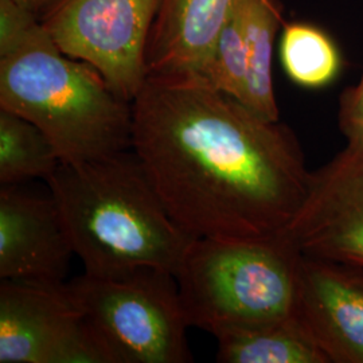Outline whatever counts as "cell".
Returning <instances> with one entry per match:
<instances>
[{
	"instance_id": "obj_1",
	"label": "cell",
	"mask_w": 363,
	"mask_h": 363,
	"mask_svg": "<svg viewBox=\"0 0 363 363\" xmlns=\"http://www.w3.org/2000/svg\"><path fill=\"white\" fill-rule=\"evenodd\" d=\"M130 148L194 238L286 233L311 174L288 125L191 74L147 77L132 101Z\"/></svg>"
},
{
	"instance_id": "obj_2",
	"label": "cell",
	"mask_w": 363,
	"mask_h": 363,
	"mask_svg": "<svg viewBox=\"0 0 363 363\" xmlns=\"http://www.w3.org/2000/svg\"><path fill=\"white\" fill-rule=\"evenodd\" d=\"M46 182L85 273L178 272L195 238L171 217L133 152L61 162Z\"/></svg>"
},
{
	"instance_id": "obj_3",
	"label": "cell",
	"mask_w": 363,
	"mask_h": 363,
	"mask_svg": "<svg viewBox=\"0 0 363 363\" xmlns=\"http://www.w3.org/2000/svg\"><path fill=\"white\" fill-rule=\"evenodd\" d=\"M0 108L38 127L64 163L132 147V103L96 67L62 52L39 22L0 52Z\"/></svg>"
},
{
	"instance_id": "obj_4",
	"label": "cell",
	"mask_w": 363,
	"mask_h": 363,
	"mask_svg": "<svg viewBox=\"0 0 363 363\" xmlns=\"http://www.w3.org/2000/svg\"><path fill=\"white\" fill-rule=\"evenodd\" d=\"M301 252L271 238H195L175 280L190 327L214 337L294 315Z\"/></svg>"
},
{
	"instance_id": "obj_5",
	"label": "cell",
	"mask_w": 363,
	"mask_h": 363,
	"mask_svg": "<svg viewBox=\"0 0 363 363\" xmlns=\"http://www.w3.org/2000/svg\"><path fill=\"white\" fill-rule=\"evenodd\" d=\"M112 363H187L190 327L175 276L154 268L84 273L69 283Z\"/></svg>"
},
{
	"instance_id": "obj_6",
	"label": "cell",
	"mask_w": 363,
	"mask_h": 363,
	"mask_svg": "<svg viewBox=\"0 0 363 363\" xmlns=\"http://www.w3.org/2000/svg\"><path fill=\"white\" fill-rule=\"evenodd\" d=\"M162 0H58L42 25L62 52L96 67L132 103L148 77L147 49Z\"/></svg>"
},
{
	"instance_id": "obj_7",
	"label": "cell",
	"mask_w": 363,
	"mask_h": 363,
	"mask_svg": "<svg viewBox=\"0 0 363 363\" xmlns=\"http://www.w3.org/2000/svg\"><path fill=\"white\" fill-rule=\"evenodd\" d=\"M0 363H112L69 283L1 280Z\"/></svg>"
},
{
	"instance_id": "obj_8",
	"label": "cell",
	"mask_w": 363,
	"mask_h": 363,
	"mask_svg": "<svg viewBox=\"0 0 363 363\" xmlns=\"http://www.w3.org/2000/svg\"><path fill=\"white\" fill-rule=\"evenodd\" d=\"M286 234L304 256L363 268V144L347 143L310 174Z\"/></svg>"
},
{
	"instance_id": "obj_9",
	"label": "cell",
	"mask_w": 363,
	"mask_h": 363,
	"mask_svg": "<svg viewBox=\"0 0 363 363\" xmlns=\"http://www.w3.org/2000/svg\"><path fill=\"white\" fill-rule=\"evenodd\" d=\"M296 315L330 363H363V268L304 256Z\"/></svg>"
},
{
	"instance_id": "obj_10",
	"label": "cell",
	"mask_w": 363,
	"mask_h": 363,
	"mask_svg": "<svg viewBox=\"0 0 363 363\" xmlns=\"http://www.w3.org/2000/svg\"><path fill=\"white\" fill-rule=\"evenodd\" d=\"M76 256L60 208L49 198L0 187V277L61 283Z\"/></svg>"
},
{
	"instance_id": "obj_11",
	"label": "cell",
	"mask_w": 363,
	"mask_h": 363,
	"mask_svg": "<svg viewBox=\"0 0 363 363\" xmlns=\"http://www.w3.org/2000/svg\"><path fill=\"white\" fill-rule=\"evenodd\" d=\"M241 0H162L147 49L148 76H198Z\"/></svg>"
},
{
	"instance_id": "obj_12",
	"label": "cell",
	"mask_w": 363,
	"mask_h": 363,
	"mask_svg": "<svg viewBox=\"0 0 363 363\" xmlns=\"http://www.w3.org/2000/svg\"><path fill=\"white\" fill-rule=\"evenodd\" d=\"M216 339L220 363H330L296 312L269 325Z\"/></svg>"
},
{
	"instance_id": "obj_13",
	"label": "cell",
	"mask_w": 363,
	"mask_h": 363,
	"mask_svg": "<svg viewBox=\"0 0 363 363\" xmlns=\"http://www.w3.org/2000/svg\"><path fill=\"white\" fill-rule=\"evenodd\" d=\"M241 22L247 58V96L244 104L259 116L279 121L273 89L274 38L281 25V13L274 0H241Z\"/></svg>"
},
{
	"instance_id": "obj_14",
	"label": "cell",
	"mask_w": 363,
	"mask_h": 363,
	"mask_svg": "<svg viewBox=\"0 0 363 363\" xmlns=\"http://www.w3.org/2000/svg\"><path fill=\"white\" fill-rule=\"evenodd\" d=\"M61 160L48 136L16 113L0 108V184L48 179Z\"/></svg>"
},
{
	"instance_id": "obj_15",
	"label": "cell",
	"mask_w": 363,
	"mask_h": 363,
	"mask_svg": "<svg viewBox=\"0 0 363 363\" xmlns=\"http://www.w3.org/2000/svg\"><path fill=\"white\" fill-rule=\"evenodd\" d=\"M280 58L286 76L307 89L325 88L342 70V55L334 40L308 23L284 27Z\"/></svg>"
},
{
	"instance_id": "obj_16",
	"label": "cell",
	"mask_w": 363,
	"mask_h": 363,
	"mask_svg": "<svg viewBox=\"0 0 363 363\" xmlns=\"http://www.w3.org/2000/svg\"><path fill=\"white\" fill-rule=\"evenodd\" d=\"M240 4L222 28L206 64L196 77L205 79L217 91L229 94L244 104L247 58Z\"/></svg>"
},
{
	"instance_id": "obj_17",
	"label": "cell",
	"mask_w": 363,
	"mask_h": 363,
	"mask_svg": "<svg viewBox=\"0 0 363 363\" xmlns=\"http://www.w3.org/2000/svg\"><path fill=\"white\" fill-rule=\"evenodd\" d=\"M337 127L347 143L363 144V76L339 96Z\"/></svg>"
},
{
	"instance_id": "obj_18",
	"label": "cell",
	"mask_w": 363,
	"mask_h": 363,
	"mask_svg": "<svg viewBox=\"0 0 363 363\" xmlns=\"http://www.w3.org/2000/svg\"><path fill=\"white\" fill-rule=\"evenodd\" d=\"M35 13L13 0H0V52L10 49L37 23Z\"/></svg>"
},
{
	"instance_id": "obj_19",
	"label": "cell",
	"mask_w": 363,
	"mask_h": 363,
	"mask_svg": "<svg viewBox=\"0 0 363 363\" xmlns=\"http://www.w3.org/2000/svg\"><path fill=\"white\" fill-rule=\"evenodd\" d=\"M13 1L25 6L26 9L35 13L39 9H43V7L55 4L58 0H13Z\"/></svg>"
}]
</instances>
